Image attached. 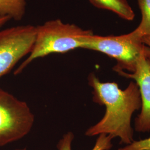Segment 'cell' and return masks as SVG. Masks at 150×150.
<instances>
[{"mask_svg": "<svg viewBox=\"0 0 150 150\" xmlns=\"http://www.w3.org/2000/svg\"><path fill=\"white\" fill-rule=\"evenodd\" d=\"M88 82L93 88V102L104 105L106 112L98 123L87 129L85 134H108L113 139L119 137L121 144H131L134 141L131 117L142 106L138 85L132 81L122 90L115 82H101L93 73L88 76Z\"/></svg>", "mask_w": 150, "mask_h": 150, "instance_id": "obj_1", "label": "cell"}, {"mask_svg": "<svg viewBox=\"0 0 150 150\" xmlns=\"http://www.w3.org/2000/svg\"><path fill=\"white\" fill-rule=\"evenodd\" d=\"M35 41L29 56L17 69L14 74L21 73L33 61L50 54H64L82 48L86 36L93 34L75 24L66 23L60 19L46 22L36 27Z\"/></svg>", "mask_w": 150, "mask_h": 150, "instance_id": "obj_2", "label": "cell"}, {"mask_svg": "<svg viewBox=\"0 0 150 150\" xmlns=\"http://www.w3.org/2000/svg\"><path fill=\"white\" fill-rule=\"evenodd\" d=\"M146 45L134 31L120 36H102L91 34L86 36L82 48L98 51L117 61L113 67L116 72L134 71L137 59Z\"/></svg>", "mask_w": 150, "mask_h": 150, "instance_id": "obj_3", "label": "cell"}, {"mask_svg": "<svg viewBox=\"0 0 150 150\" xmlns=\"http://www.w3.org/2000/svg\"><path fill=\"white\" fill-rule=\"evenodd\" d=\"M35 116L24 101L0 88V146L21 139L33 127Z\"/></svg>", "mask_w": 150, "mask_h": 150, "instance_id": "obj_4", "label": "cell"}, {"mask_svg": "<svg viewBox=\"0 0 150 150\" xmlns=\"http://www.w3.org/2000/svg\"><path fill=\"white\" fill-rule=\"evenodd\" d=\"M36 32V27L30 25L0 31V78L31 52Z\"/></svg>", "mask_w": 150, "mask_h": 150, "instance_id": "obj_5", "label": "cell"}, {"mask_svg": "<svg viewBox=\"0 0 150 150\" xmlns=\"http://www.w3.org/2000/svg\"><path fill=\"white\" fill-rule=\"evenodd\" d=\"M118 74L136 81L139 88L142 101L141 112L135 118V130L139 132L150 131V48L146 46L137 59L134 71H125Z\"/></svg>", "mask_w": 150, "mask_h": 150, "instance_id": "obj_6", "label": "cell"}, {"mask_svg": "<svg viewBox=\"0 0 150 150\" xmlns=\"http://www.w3.org/2000/svg\"><path fill=\"white\" fill-rule=\"evenodd\" d=\"M88 1L97 8L112 11L125 20L132 21L134 18V11L127 0Z\"/></svg>", "mask_w": 150, "mask_h": 150, "instance_id": "obj_7", "label": "cell"}, {"mask_svg": "<svg viewBox=\"0 0 150 150\" xmlns=\"http://www.w3.org/2000/svg\"><path fill=\"white\" fill-rule=\"evenodd\" d=\"M28 0H0V17L8 16L20 21L26 12Z\"/></svg>", "mask_w": 150, "mask_h": 150, "instance_id": "obj_8", "label": "cell"}, {"mask_svg": "<svg viewBox=\"0 0 150 150\" xmlns=\"http://www.w3.org/2000/svg\"><path fill=\"white\" fill-rule=\"evenodd\" d=\"M74 139V134L69 132L64 134L57 144L58 150H72L71 144ZM113 138L106 134H99L95 145L92 150H110L112 147V140Z\"/></svg>", "mask_w": 150, "mask_h": 150, "instance_id": "obj_9", "label": "cell"}, {"mask_svg": "<svg viewBox=\"0 0 150 150\" xmlns=\"http://www.w3.org/2000/svg\"><path fill=\"white\" fill-rule=\"evenodd\" d=\"M142 15L139 26L134 31L141 38L150 35V0H137Z\"/></svg>", "mask_w": 150, "mask_h": 150, "instance_id": "obj_10", "label": "cell"}, {"mask_svg": "<svg viewBox=\"0 0 150 150\" xmlns=\"http://www.w3.org/2000/svg\"><path fill=\"white\" fill-rule=\"evenodd\" d=\"M118 150H150V137L139 141H134L131 144L120 148Z\"/></svg>", "mask_w": 150, "mask_h": 150, "instance_id": "obj_11", "label": "cell"}, {"mask_svg": "<svg viewBox=\"0 0 150 150\" xmlns=\"http://www.w3.org/2000/svg\"><path fill=\"white\" fill-rule=\"evenodd\" d=\"M11 18L8 16H2L0 17V28L2 27L4 25L10 21Z\"/></svg>", "mask_w": 150, "mask_h": 150, "instance_id": "obj_12", "label": "cell"}, {"mask_svg": "<svg viewBox=\"0 0 150 150\" xmlns=\"http://www.w3.org/2000/svg\"><path fill=\"white\" fill-rule=\"evenodd\" d=\"M141 41L145 45L147 46L150 48V35L145 36L141 38Z\"/></svg>", "mask_w": 150, "mask_h": 150, "instance_id": "obj_13", "label": "cell"}, {"mask_svg": "<svg viewBox=\"0 0 150 150\" xmlns=\"http://www.w3.org/2000/svg\"><path fill=\"white\" fill-rule=\"evenodd\" d=\"M15 150H26V149H17Z\"/></svg>", "mask_w": 150, "mask_h": 150, "instance_id": "obj_14", "label": "cell"}]
</instances>
